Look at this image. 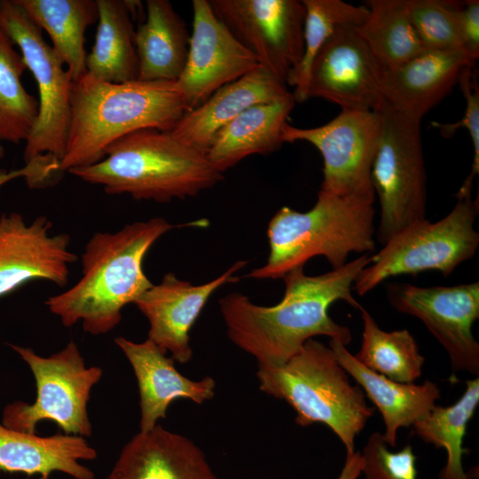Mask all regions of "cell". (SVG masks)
<instances>
[{
  "instance_id": "cell-1",
  "label": "cell",
  "mask_w": 479,
  "mask_h": 479,
  "mask_svg": "<svg viewBox=\"0 0 479 479\" xmlns=\"http://www.w3.org/2000/svg\"><path fill=\"white\" fill-rule=\"evenodd\" d=\"M370 263L371 255L364 254L320 275H306L303 267L294 269L282 278L285 294L273 306L257 305L240 293L223 296L219 308L229 339L253 356L258 366L282 365L317 335L346 346L351 341L350 330L334 322L328 310L337 301L359 310L351 291Z\"/></svg>"
},
{
  "instance_id": "cell-2",
  "label": "cell",
  "mask_w": 479,
  "mask_h": 479,
  "mask_svg": "<svg viewBox=\"0 0 479 479\" xmlns=\"http://www.w3.org/2000/svg\"><path fill=\"white\" fill-rule=\"evenodd\" d=\"M203 224H174L153 217L125 224L114 232H95L82 254L79 280L47 298L45 305L66 327L82 322L88 334L110 332L120 323L122 309L153 285L143 270L144 258L152 246L174 228Z\"/></svg>"
},
{
  "instance_id": "cell-3",
  "label": "cell",
  "mask_w": 479,
  "mask_h": 479,
  "mask_svg": "<svg viewBox=\"0 0 479 479\" xmlns=\"http://www.w3.org/2000/svg\"><path fill=\"white\" fill-rule=\"evenodd\" d=\"M60 171L93 165L118 138L141 129L170 131L187 112L176 81L114 83L86 73L73 82Z\"/></svg>"
},
{
  "instance_id": "cell-4",
  "label": "cell",
  "mask_w": 479,
  "mask_h": 479,
  "mask_svg": "<svg viewBox=\"0 0 479 479\" xmlns=\"http://www.w3.org/2000/svg\"><path fill=\"white\" fill-rule=\"evenodd\" d=\"M68 173L107 194L163 203L193 197L224 179L206 153L169 131L141 129L111 143L98 162Z\"/></svg>"
},
{
  "instance_id": "cell-5",
  "label": "cell",
  "mask_w": 479,
  "mask_h": 479,
  "mask_svg": "<svg viewBox=\"0 0 479 479\" xmlns=\"http://www.w3.org/2000/svg\"><path fill=\"white\" fill-rule=\"evenodd\" d=\"M374 200V195L340 196L319 190L315 205L308 211L282 207L268 224L267 261L247 277L283 278L317 255L326 257L337 269L347 263L351 253L373 252Z\"/></svg>"
},
{
  "instance_id": "cell-6",
  "label": "cell",
  "mask_w": 479,
  "mask_h": 479,
  "mask_svg": "<svg viewBox=\"0 0 479 479\" xmlns=\"http://www.w3.org/2000/svg\"><path fill=\"white\" fill-rule=\"evenodd\" d=\"M260 389L286 401L301 427L327 426L345 447L355 451V440L373 416L363 389L351 384L333 349L315 339L280 366H258Z\"/></svg>"
},
{
  "instance_id": "cell-7",
  "label": "cell",
  "mask_w": 479,
  "mask_h": 479,
  "mask_svg": "<svg viewBox=\"0 0 479 479\" xmlns=\"http://www.w3.org/2000/svg\"><path fill=\"white\" fill-rule=\"evenodd\" d=\"M0 27L20 51L39 92L35 124L23 152L31 188H43L57 182L62 173L71 118L73 80L64 62L43 39L42 29L17 0H0Z\"/></svg>"
},
{
  "instance_id": "cell-8",
  "label": "cell",
  "mask_w": 479,
  "mask_h": 479,
  "mask_svg": "<svg viewBox=\"0 0 479 479\" xmlns=\"http://www.w3.org/2000/svg\"><path fill=\"white\" fill-rule=\"evenodd\" d=\"M473 183V178H466L456 193L454 207L444 218L409 225L371 255V263L354 282L356 293L363 296L388 279L426 271L448 277L459 264L472 259L479 247V233L474 227L479 204L478 198H472Z\"/></svg>"
},
{
  "instance_id": "cell-9",
  "label": "cell",
  "mask_w": 479,
  "mask_h": 479,
  "mask_svg": "<svg viewBox=\"0 0 479 479\" xmlns=\"http://www.w3.org/2000/svg\"><path fill=\"white\" fill-rule=\"evenodd\" d=\"M29 365L36 386L32 404L14 402L3 411V425L8 428L35 434L42 420L54 421L66 435L90 437L92 427L87 404L92 387L102 377V369L86 367L74 341L48 357L32 349L11 345Z\"/></svg>"
},
{
  "instance_id": "cell-10",
  "label": "cell",
  "mask_w": 479,
  "mask_h": 479,
  "mask_svg": "<svg viewBox=\"0 0 479 479\" xmlns=\"http://www.w3.org/2000/svg\"><path fill=\"white\" fill-rule=\"evenodd\" d=\"M380 113L383 125L371 179L381 208L376 237L383 245L409 225L427 219V173L420 121L387 106Z\"/></svg>"
},
{
  "instance_id": "cell-11",
  "label": "cell",
  "mask_w": 479,
  "mask_h": 479,
  "mask_svg": "<svg viewBox=\"0 0 479 479\" xmlns=\"http://www.w3.org/2000/svg\"><path fill=\"white\" fill-rule=\"evenodd\" d=\"M383 125L380 112L342 109L330 122L314 128L284 125V143L306 141L323 157L320 191L340 196L374 195L371 170Z\"/></svg>"
},
{
  "instance_id": "cell-12",
  "label": "cell",
  "mask_w": 479,
  "mask_h": 479,
  "mask_svg": "<svg viewBox=\"0 0 479 479\" xmlns=\"http://www.w3.org/2000/svg\"><path fill=\"white\" fill-rule=\"evenodd\" d=\"M217 19L279 81L303 54L305 8L297 0H210Z\"/></svg>"
},
{
  "instance_id": "cell-13",
  "label": "cell",
  "mask_w": 479,
  "mask_h": 479,
  "mask_svg": "<svg viewBox=\"0 0 479 479\" xmlns=\"http://www.w3.org/2000/svg\"><path fill=\"white\" fill-rule=\"evenodd\" d=\"M387 298L397 311L420 319L448 354L452 373L479 375V343L472 326L479 318V282L418 287L389 283Z\"/></svg>"
},
{
  "instance_id": "cell-14",
  "label": "cell",
  "mask_w": 479,
  "mask_h": 479,
  "mask_svg": "<svg viewBox=\"0 0 479 479\" xmlns=\"http://www.w3.org/2000/svg\"><path fill=\"white\" fill-rule=\"evenodd\" d=\"M386 68L358 33L357 26L339 27L315 57L307 96L342 109L381 112L386 106L382 83Z\"/></svg>"
},
{
  "instance_id": "cell-15",
  "label": "cell",
  "mask_w": 479,
  "mask_h": 479,
  "mask_svg": "<svg viewBox=\"0 0 479 479\" xmlns=\"http://www.w3.org/2000/svg\"><path fill=\"white\" fill-rule=\"evenodd\" d=\"M192 4L193 22L188 55L176 81L187 112L259 65L255 55L217 19L208 0H193Z\"/></svg>"
},
{
  "instance_id": "cell-16",
  "label": "cell",
  "mask_w": 479,
  "mask_h": 479,
  "mask_svg": "<svg viewBox=\"0 0 479 479\" xmlns=\"http://www.w3.org/2000/svg\"><path fill=\"white\" fill-rule=\"evenodd\" d=\"M52 223L38 216L27 224L16 212L0 216V297L37 279L65 287L78 259L70 236L51 234Z\"/></svg>"
},
{
  "instance_id": "cell-17",
  "label": "cell",
  "mask_w": 479,
  "mask_h": 479,
  "mask_svg": "<svg viewBox=\"0 0 479 479\" xmlns=\"http://www.w3.org/2000/svg\"><path fill=\"white\" fill-rule=\"evenodd\" d=\"M247 265L239 260L216 279L193 285L166 273L159 284H153L134 303L149 322L148 339L180 364L192 357L190 331L209 297L221 287L238 282L237 273Z\"/></svg>"
},
{
  "instance_id": "cell-18",
  "label": "cell",
  "mask_w": 479,
  "mask_h": 479,
  "mask_svg": "<svg viewBox=\"0 0 479 479\" xmlns=\"http://www.w3.org/2000/svg\"><path fill=\"white\" fill-rule=\"evenodd\" d=\"M475 61L465 49L425 51L387 69L382 83L386 106L421 121L458 83L462 71Z\"/></svg>"
},
{
  "instance_id": "cell-19",
  "label": "cell",
  "mask_w": 479,
  "mask_h": 479,
  "mask_svg": "<svg viewBox=\"0 0 479 479\" xmlns=\"http://www.w3.org/2000/svg\"><path fill=\"white\" fill-rule=\"evenodd\" d=\"M114 342L128 358L137 378L141 432L153 429L160 419H165L169 406L176 399L201 404L215 396L216 381L212 377L200 381L185 377L176 368L175 360L148 338L135 342L116 337Z\"/></svg>"
},
{
  "instance_id": "cell-20",
  "label": "cell",
  "mask_w": 479,
  "mask_h": 479,
  "mask_svg": "<svg viewBox=\"0 0 479 479\" xmlns=\"http://www.w3.org/2000/svg\"><path fill=\"white\" fill-rule=\"evenodd\" d=\"M289 92L285 83L259 64L186 112L169 132L207 154L217 133L236 116L253 106L279 99Z\"/></svg>"
},
{
  "instance_id": "cell-21",
  "label": "cell",
  "mask_w": 479,
  "mask_h": 479,
  "mask_svg": "<svg viewBox=\"0 0 479 479\" xmlns=\"http://www.w3.org/2000/svg\"><path fill=\"white\" fill-rule=\"evenodd\" d=\"M106 479H217L201 449L160 425L135 435Z\"/></svg>"
},
{
  "instance_id": "cell-22",
  "label": "cell",
  "mask_w": 479,
  "mask_h": 479,
  "mask_svg": "<svg viewBox=\"0 0 479 479\" xmlns=\"http://www.w3.org/2000/svg\"><path fill=\"white\" fill-rule=\"evenodd\" d=\"M329 347L339 364L380 412L385 425L382 436L389 447L397 445L400 428L412 427L425 418L441 398L440 389L434 381L397 382L363 365L341 342L330 340Z\"/></svg>"
},
{
  "instance_id": "cell-23",
  "label": "cell",
  "mask_w": 479,
  "mask_h": 479,
  "mask_svg": "<svg viewBox=\"0 0 479 479\" xmlns=\"http://www.w3.org/2000/svg\"><path fill=\"white\" fill-rule=\"evenodd\" d=\"M97 458L96 450L80 436H39L0 424V470L40 475L48 479L62 472L74 479H94L95 474L80 460Z\"/></svg>"
},
{
  "instance_id": "cell-24",
  "label": "cell",
  "mask_w": 479,
  "mask_h": 479,
  "mask_svg": "<svg viewBox=\"0 0 479 479\" xmlns=\"http://www.w3.org/2000/svg\"><path fill=\"white\" fill-rule=\"evenodd\" d=\"M295 103L289 92L240 114L216 136L207 153L210 163L224 173L247 156L277 151L284 144L282 130Z\"/></svg>"
},
{
  "instance_id": "cell-25",
  "label": "cell",
  "mask_w": 479,
  "mask_h": 479,
  "mask_svg": "<svg viewBox=\"0 0 479 479\" xmlns=\"http://www.w3.org/2000/svg\"><path fill=\"white\" fill-rule=\"evenodd\" d=\"M191 35L167 0H147L146 18L134 35L140 81H177L182 74Z\"/></svg>"
},
{
  "instance_id": "cell-26",
  "label": "cell",
  "mask_w": 479,
  "mask_h": 479,
  "mask_svg": "<svg viewBox=\"0 0 479 479\" xmlns=\"http://www.w3.org/2000/svg\"><path fill=\"white\" fill-rule=\"evenodd\" d=\"M98 10L95 43L87 54L86 69L92 77L114 83L137 80L132 14L127 1L96 0Z\"/></svg>"
},
{
  "instance_id": "cell-27",
  "label": "cell",
  "mask_w": 479,
  "mask_h": 479,
  "mask_svg": "<svg viewBox=\"0 0 479 479\" xmlns=\"http://www.w3.org/2000/svg\"><path fill=\"white\" fill-rule=\"evenodd\" d=\"M31 20L45 30L52 48L76 82L86 73L84 33L98 19L96 0H17Z\"/></svg>"
},
{
  "instance_id": "cell-28",
  "label": "cell",
  "mask_w": 479,
  "mask_h": 479,
  "mask_svg": "<svg viewBox=\"0 0 479 479\" xmlns=\"http://www.w3.org/2000/svg\"><path fill=\"white\" fill-rule=\"evenodd\" d=\"M357 30L386 69L425 51L409 16L407 0H369Z\"/></svg>"
},
{
  "instance_id": "cell-29",
  "label": "cell",
  "mask_w": 479,
  "mask_h": 479,
  "mask_svg": "<svg viewBox=\"0 0 479 479\" xmlns=\"http://www.w3.org/2000/svg\"><path fill=\"white\" fill-rule=\"evenodd\" d=\"M479 404V377L466 381L462 396L452 405L438 406L412 425L414 434L424 443L443 448L446 463L438 479H470L463 466V446L468 423Z\"/></svg>"
},
{
  "instance_id": "cell-30",
  "label": "cell",
  "mask_w": 479,
  "mask_h": 479,
  "mask_svg": "<svg viewBox=\"0 0 479 479\" xmlns=\"http://www.w3.org/2000/svg\"><path fill=\"white\" fill-rule=\"evenodd\" d=\"M362 341L355 357L365 367L392 381L413 383L420 377L425 357L407 329L382 330L372 315L359 308Z\"/></svg>"
},
{
  "instance_id": "cell-31",
  "label": "cell",
  "mask_w": 479,
  "mask_h": 479,
  "mask_svg": "<svg viewBox=\"0 0 479 479\" xmlns=\"http://www.w3.org/2000/svg\"><path fill=\"white\" fill-rule=\"evenodd\" d=\"M27 66L0 27V141H27L38 116L39 103L21 82Z\"/></svg>"
},
{
  "instance_id": "cell-32",
  "label": "cell",
  "mask_w": 479,
  "mask_h": 479,
  "mask_svg": "<svg viewBox=\"0 0 479 479\" xmlns=\"http://www.w3.org/2000/svg\"><path fill=\"white\" fill-rule=\"evenodd\" d=\"M302 3L305 8L303 54L300 64L287 80V83L294 88L292 94L296 103L308 99L310 67L321 47L339 27L359 26L368 12L365 5L342 0H303Z\"/></svg>"
},
{
  "instance_id": "cell-33",
  "label": "cell",
  "mask_w": 479,
  "mask_h": 479,
  "mask_svg": "<svg viewBox=\"0 0 479 479\" xmlns=\"http://www.w3.org/2000/svg\"><path fill=\"white\" fill-rule=\"evenodd\" d=\"M459 3L407 0L412 24L426 51L464 49L459 19Z\"/></svg>"
},
{
  "instance_id": "cell-34",
  "label": "cell",
  "mask_w": 479,
  "mask_h": 479,
  "mask_svg": "<svg viewBox=\"0 0 479 479\" xmlns=\"http://www.w3.org/2000/svg\"><path fill=\"white\" fill-rule=\"evenodd\" d=\"M360 453L364 479H417V457L410 444L393 452L382 434L373 432Z\"/></svg>"
},
{
  "instance_id": "cell-35",
  "label": "cell",
  "mask_w": 479,
  "mask_h": 479,
  "mask_svg": "<svg viewBox=\"0 0 479 479\" xmlns=\"http://www.w3.org/2000/svg\"><path fill=\"white\" fill-rule=\"evenodd\" d=\"M475 65L467 67L461 73L458 83L466 100L464 117L456 123L442 124L432 122L444 137H451L459 128H465L470 136L474 158L468 177L475 178L479 173V90L474 75Z\"/></svg>"
},
{
  "instance_id": "cell-36",
  "label": "cell",
  "mask_w": 479,
  "mask_h": 479,
  "mask_svg": "<svg viewBox=\"0 0 479 479\" xmlns=\"http://www.w3.org/2000/svg\"><path fill=\"white\" fill-rule=\"evenodd\" d=\"M459 19L464 49L477 59L479 57V1L460 2Z\"/></svg>"
},
{
  "instance_id": "cell-37",
  "label": "cell",
  "mask_w": 479,
  "mask_h": 479,
  "mask_svg": "<svg viewBox=\"0 0 479 479\" xmlns=\"http://www.w3.org/2000/svg\"><path fill=\"white\" fill-rule=\"evenodd\" d=\"M363 459L360 452L346 454L344 465L337 479H358L361 476Z\"/></svg>"
},
{
  "instance_id": "cell-38",
  "label": "cell",
  "mask_w": 479,
  "mask_h": 479,
  "mask_svg": "<svg viewBox=\"0 0 479 479\" xmlns=\"http://www.w3.org/2000/svg\"><path fill=\"white\" fill-rule=\"evenodd\" d=\"M4 148L3 145H0V160L4 157ZM15 177H18V174H17V171L14 170V171H12V172H5L4 170H0V186L15 178Z\"/></svg>"
}]
</instances>
